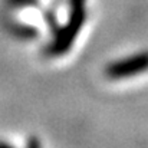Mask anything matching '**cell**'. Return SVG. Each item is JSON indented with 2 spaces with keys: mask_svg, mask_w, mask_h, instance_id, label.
<instances>
[{
  "mask_svg": "<svg viewBox=\"0 0 148 148\" xmlns=\"http://www.w3.org/2000/svg\"><path fill=\"white\" fill-rule=\"evenodd\" d=\"M86 19V13H71L68 23L59 30L53 43H52V53L62 55L71 49L75 39L78 38L84 23Z\"/></svg>",
  "mask_w": 148,
  "mask_h": 148,
  "instance_id": "6da1fadb",
  "label": "cell"
},
{
  "mask_svg": "<svg viewBox=\"0 0 148 148\" xmlns=\"http://www.w3.org/2000/svg\"><path fill=\"white\" fill-rule=\"evenodd\" d=\"M148 71V52L138 53L135 56L116 60L111 65H108L105 73L111 79H125L134 75H138L141 72Z\"/></svg>",
  "mask_w": 148,
  "mask_h": 148,
  "instance_id": "7a4b0ae2",
  "label": "cell"
},
{
  "mask_svg": "<svg viewBox=\"0 0 148 148\" xmlns=\"http://www.w3.org/2000/svg\"><path fill=\"white\" fill-rule=\"evenodd\" d=\"M85 12V0H71V13Z\"/></svg>",
  "mask_w": 148,
  "mask_h": 148,
  "instance_id": "3957f363",
  "label": "cell"
}]
</instances>
